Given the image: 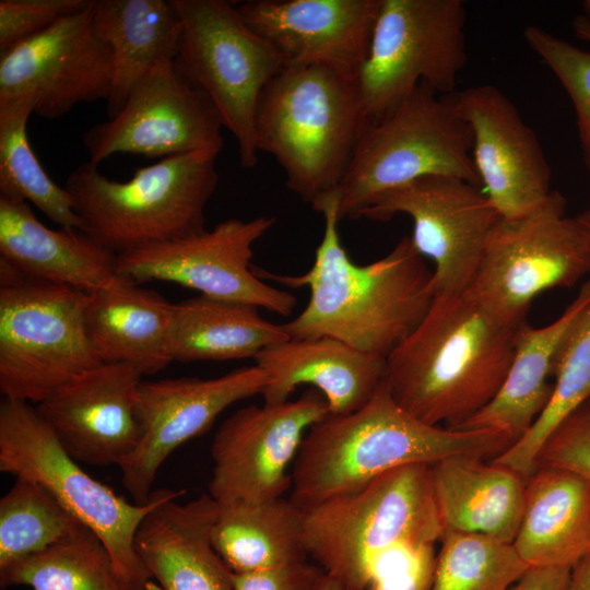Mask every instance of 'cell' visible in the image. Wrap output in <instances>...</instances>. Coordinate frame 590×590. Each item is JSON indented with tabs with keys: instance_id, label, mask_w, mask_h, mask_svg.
<instances>
[{
	"instance_id": "obj_1",
	"label": "cell",
	"mask_w": 590,
	"mask_h": 590,
	"mask_svg": "<svg viewBox=\"0 0 590 590\" xmlns=\"http://www.w3.org/2000/svg\"><path fill=\"white\" fill-rule=\"evenodd\" d=\"M340 189L311 208L324 221L310 269L280 275L252 266L253 273L288 287L309 288L307 305L283 324L292 339L329 337L386 358L420 323L433 298L432 275L411 237H402L382 258L354 263L339 234Z\"/></svg>"
},
{
	"instance_id": "obj_2",
	"label": "cell",
	"mask_w": 590,
	"mask_h": 590,
	"mask_svg": "<svg viewBox=\"0 0 590 590\" xmlns=\"http://www.w3.org/2000/svg\"><path fill=\"white\" fill-rule=\"evenodd\" d=\"M524 323L468 290L434 296L416 328L386 357L391 397L424 423L459 427L500 388Z\"/></svg>"
},
{
	"instance_id": "obj_3",
	"label": "cell",
	"mask_w": 590,
	"mask_h": 590,
	"mask_svg": "<svg viewBox=\"0 0 590 590\" xmlns=\"http://www.w3.org/2000/svg\"><path fill=\"white\" fill-rule=\"evenodd\" d=\"M511 444L493 430L457 429L415 418L393 400L384 379L362 408L329 413L307 430L291 470L290 498L305 510L406 464L497 456Z\"/></svg>"
},
{
	"instance_id": "obj_4",
	"label": "cell",
	"mask_w": 590,
	"mask_h": 590,
	"mask_svg": "<svg viewBox=\"0 0 590 590\" xmlns=\"http://www.w3.org/2000/svg\"><path fill=\"white\" fill-rule=\"evenodd\" d=\"M366 128L356 79L321 66L285 67L256 109L258 151L272 155L287 187L312 205L340 189Z\"/></svg>"
},
{
	"instance_id": "obj_5",
	"label": "cell",
	"mask_w": 590,
	"mask_h": 590,
	"mask_svg": "<svg viewBox=\"0 0 590 590\" xmlns=\"http://www.w3.org/2000/svg\"><path fill=\"white\" fill-rule=\"evenodd\" d=\"M303 511L308 556L347 590H365L387 554L435 545L445 532L427 463L393 469Z\"/></svg>"
},
{
	"instance_id": "obj_6",
	"label": "cell",
	"mask_w": 590,
	"mask_h": 590,
	"mask_svg": "<svg viewBox=\"0 0 590 590\" xmlns=\"http://www.w3.org/2000/svg\"><path fill=\"white\" fill-rule=\"evenodd\" d=\"M217 155L168 156L135 168L127 181L106 177L87 161L68 175L64 188L83 232L120 255L206 229L205 208L219 182Z\"/></svg>"
},
{
	"instance_id": "obj_7",
	"label": "cell",
	"mask_w": 590,
	"mask_h": 590,
	"mask_svg": "<svg viewBox=\"0 0 590 590\" xmlns=\"http://www.w3.org/2000/svg\"><path fill=\"white\" fill-rule=\"evenodd\" d=\"M0 471L38 482L106 546L125 590H150L152 576L135 548L143 519L185 491H153L148 503L130 504L90 476L63 449L35 406L0 403Z\"/></svg>"
},
{
	"instance_id": "obj_8",
	"label": "cell",
	"mask_w": 590,
	"mask_h": 590,
	"mask_svg": "<svg viewBox=\"0 0 590 590\" xmlns=\"http://www.w3.org/2000/svg\"><path fill=\"white\" fill-rule=\"evenodd\" d=\"M425 176H449L481 186L472 134L453 93L420 84L381 120L367 126L340 187L339 216L358 219L381 192Z\"/></svg>"
},
{
	"instance_id": "obj_9",
	"label": "cell",
	"mask_w": 590,
	"mask_h": 590,
	"mask_svg": "<svg viewBox=\"0 0 590 590\" xmlns=\"http://www.w3.org/2000/svg\"><path fill=\"white\" fill-rule=\"evenodd\" d=\"M86 293L0 262V392L39 403L103 363L86 331Z\"/></svg>"
},
{
	"instance_id": "obj_10",
	"label": "cell",
	"mask_w": 590,
	"mask_h": 590,
	"mask_svg": "<svg viewBox=\"0 0 590 590\" xmlns=\"http://www.w3.org/2000/svg\"><path fill=\"white\" fill-rule=\"evenodd\" d=\"M182 22L174 64L216 107L236 139L239 163H258L255 117L268 83L285 68L282 56L224 0H173Z\"/></svg>"
},
{
	"instance_id": "obj_11",
	"label": "cell",
	"mask_w": 590,
	"mask_h": 590,
	"mask_svg": "<svg viewBox=\"0 0 590 590\" xmlns=\"http://www.w3.org/2000/svg\"><path fill=\"white\" fill-rule=\"evenodd\" d=\"M461 0H381L357 76L366 127L390 114L420 84L455 93L467 60Z\"/></svg>"
},
{
	"instance_id": "obj_12",
	"label": "cell",
	"mask_w": 590,
	"mask_h": 590,
	"mask_svg": "<svg viewBox=\"0 0 590 590\" xmlns=\"http://www.w3.org/2000/svg\"><path fill=\"white\" fill-rule=\"evenodd\" d=\"M564 197L552 191L535 209L500 219L468 288L483 303L526 320L532 302L554 287L573 286L590 273V231L565 214Z\"/></svg>"
},
{
	"instance_id": "obj_13",
	"label": "cell",
	"mask_w": 590,
	"mask_h": 590,
	"mask_svg": "<svg viewBox=\"0 0 590 590\" xmlns=\"http://www.w3.org/2000/svg\"><path fill=\"white\" fill-rule=\"evenodd\" d=\"M275 217L227 219L191 236L151 244L116 258L119 278L144 283H177L213 298L292 315L297 298L263 282L252 271L255 244L274 225Z\"/></svg>"
},
{
	"instance_id": "obj_14",
	"label": "cell",
	"mask_w": 590,
	"mask_h": 590,
	"mask_svg": "<svg viewBox=\"0 0 590 590\" xmlns=\"http://www.w3.org/2000/svg\"><path fill=\"white\" fill-rule=\"evenodd\" d=\"M397 214L412 219V243L433 262L434 296L470 287L502 219L480 186L449 176H425L381 192L359 217L386 222Z\"/></svg>"
},
{
	"instance_id": "obj_15",
	"label": "cell",
	"mask_w": 590,
	"mask_h": 590,
	"mask_svg": "<svg viewBox=\"0 0 590 590\" xmlns=\"http://www.w3.org/2000/svg\"><path fill=\"white\" fill-rule=\"evenodd\" d=\"M329 413L326 399L312 388L296 400L234 412L211 444V498L225 505L283 497L307 430Z\"/></svg>"
},
{
	"instance_id": "obj_16",
	"label": "cell",
	"mask_w": 590,
	"mask_h": 590,
	"mask_svg": "<svg viewBox=\"0 0 590 590\" xmlns=\"http://www.w3.org/2000/svg\"><path fill=\"white\" fill-rule=\"evenodd\" d=\"M222 118L201 90L190 86L174 60L154 64L132 87L121 110L82 135L92 163L114 154L168 157L198 151L219 153Z\"/></svg>"
},
{
	"instance_id": "obj_17",
	"label": "cell",
	"mask_w": 590,
	"mask_h": 590,
	"mask_svg": "<svg viewBox=\"0 0 590 590\" xmlns=\"http://www.w3.org/2000/svg\"><path fill=\"white\" fill-rule=\"evenodd\" d=\"M91 4L0 51V101L32 95L34 113L52 120L78 104L108 99L113 51L95 28Z\"/></svg>"
},
{
	"instance_id": "obj_18",
	"label": "cell",
	"mask_w": 590,
	"mask_h": 590,
	"mask_svg": "<svg viewBox=\"0 0 590 590\" xmlns=\"http://www.w3.org/2000/svg\"><path fill=\"white\" fill-rule=\"evenodd\" d=\"M267 384L256 364L211 379L141 380L134 398L141 438L119 467L134 504L148 503L158 469L176 448L206 432L232 404L261 394Z\"/></svg>"
},
{
	"instance_id": "obj_19",
	"label": "cell",
	"mask_w": 590,
	"mask_h": 590,
	"mask_svg": "<svg viewBox=\"0 0 590 590\" xmlns=\"http://www.w3.org/2000/svg\"><path fill=\"white\" fill-rule=\"evenodd\" d=\"M472 134V157L483 191L502 219L540 205L551 190V168L535 132L510 99L484 84L453 93Z\"/></svg>"
},
{
	"instance_id": "obj_20",
	"label": "cell",
	"mask_w": 590,
	"mask_h": 590,
	"mask_svg": "<svg viewBox=\"0 0 590 590\" xmlns=\"http://www.w3.org/2000/svg\"><path fill=\"white\" fill-rule=\"evenodd\" d=\"M142 375L123 363H101L35 405L76 462L118 467L134 451L141 429L134 398Z\"/></svg>"
},
{
	"instance_id": "obj_21",
	"label": "cell",
	"mask_w": 590,
	"mask_h": 590,
	"mask_svg": "<svg viewBox=\"0 0 590 590\" xmlns=\"http://www.w3.org/2000/svg\"><path fill=\"white\" fill-rule=\"evenodd\" d=\"M380 7L381 0H250L237 9L285 67L321 66L356 79Z\"/></svg>"
},
{
	"instance_id": "obj_22",
	"label": "cell",
	"mask_w": 590,
	"mask_h": 590,
	"mask_svg": "<svg viewBox=\"0 0 590 590\" xmlns=\"http://www.w3.org/2000/svg\"><path fill=\"white\" fill-rule=\"evenodd\" d=\"M253 359L268 376L263 403L286 402L299 386L310 385L323 396L330 414L362 408L386 374V358L329 337L290 338L263 349Z\"/></svg>"
},
{
	"instance_id": "obj_23",
	"label": "cell",
	"mask_w": 590,
	"mask_h": 590,
	"mask_svg": "<svg viewBox=\"0 0 590 590\" xmlns=\"http://www.w3.org/2000/svg\"><path fill=\"white\" fill-rule=\"evenodd\" d=\"M116 258L82 229H51L26 201L0 197V262L16 272L90 293L117 279Z\"/></svg>"
},
{
	"instance_id": "obj_24",
	"label": "cell",
	"mask_w": 590,
	"mask_h": 590,
	"mask_svg": "<svg viewBox=\"0 0 590 590\" xmlns=\"http://www.w3.org/2000/svg\"><path fill=\"white\" fill-rule=\"evenodd\" d=\"M210 495L169 499L141 522L135 548L161 590H234L232 571L212 546L216 514Z\"/></svg>"
},
{
	"instance_id": "obj_25",
	"label": "cell",
	"mask_w": 590,
	"mask_h": 590,
	"mask_svg": "<svg viewBox=\"0 0 590 590\" xmlns=\"http://www.w3.org/2000/svg\"><path fill=\"white\" fill-rule=\"evenodd\" d=\"M173 303L158 292L122 278L86 293L90 341L103 363H123L154 375L173 362L169 327Z\"/></svg>"
},
{
	"instance_id": "obj_26",
	"label": "cell",
	"mask_w": 590,
	"mask_h": 590,
	"mask_svg": "<svg viewBox=\"0 0 590 590\" xmlns=\"http://www.w3.org/2000/svg\"><path fill=\"white\" fill-rule=\"evenodd\" d=\"M483 459L455 456L432 464L444 530L512 544L522 517L526 479Z\"/></svg>"
},
{
	"instance_id": "obj_27",
	"label": "cell",
	"mask_w": 590,
	"mask_h": 590,
	"mask_svg": "<svg viewBox=\"0 0 590 590\" xmlns=\"http://www.w3.org/2000/svg\"><path fill=\"white\" fill-rule=\"evenodd\" d=\"M512 546L528 567H573L590 552V484L553 467L526 479Z\"/></svg>"
},
{
	"instance_id": "obj_28",
	"label": "cell",
	"mask_w": 590,
	"mask_h": 590,
	"mask_svg": "<svg viewBox=\"0 0 590 590\" xmlns=\"http://www.w3.org/2000/svg\"><path fill=\"white\" fill-rule=\"evenodd\" d=\"M590 302V279L551 323L520 329L506 377L494 398L457 429H486L521 438L545 409L553 388V364L568 329Z\"/></svg>"
},
{
	"instance_id": "obj_29",
	"label": "cell",
	"mask_w": 590,
	"mask_h": 590,
	"mask_svg": "<svg viewBox=\"0 0 590 590\" xmlns=\"http://www.w3.org/2000/svg\"><path fill=\"white\" fill-rule=\"evenodd\" d=\"M95 28L113 51L108 118L123 107L135 83L157 62L175 59L182 30L173 0H92Z\"/></svg>"
},
{
	"instance_id": "obj_30",
	"label": "cell",
	"mask_w": 590,
	"mask_h": 590,
	"mask_svg": "<svg viewBox=\"0 0 590 590\" xmlns=\"http://www.w3.org/2000/svg\"><path fill=\"white\" fill-rule=\"evenodd\" d=\"M216 505L211 543L232 573L262 571L307 560L304 511L291 498Z\"/></svg>"
},
{
	"instance_id": "obj_31",
	"label": "cell",
	"mask_w": 590,
	"mask_h": 590,
	"mask_svg": "<svg viewBox=\"0 0 590 590\" xmlns=\"http://www.w3.org/2000/svg\"><path fill=\"white\" fill-rule=\"evenodd\" d=\"M290 339L283 324L263 318L253 305L198 295L173 303V361H228L255 356Z\"/></svg>"
},
{
	"instance_id": "obj_32",
	"label": "cell",
	"mask_w": 590,
	"mask_h": 590,
	"mask_svg": "<svg viewBox=\"0 0 590 590\" xmlns=\"http://www.w3.org/2000/svg\"><path fill=\"white\" fill-rule=\"evenodd\" d=\"M550 400L530 429L492 461L527 479L536 470V456L552 432L590 400V302L568 329L556 353Z\"/></svg>"
},
{
	"instance_id": "obj_33",
	"label": "cell",
	"mask_w": 590,
	"mask_h": 590,
	"mask_svg": "<svg viewBox=\"0 0 590 590\" xmlns=\"http://www.w3.org/2000/svg\"><path fill=\"white\" fill-rule=\"evenodd\" d=\"M34 110L28 94L0 101V197L30 201L60 227L83 231L69 192L47 175L30 144L26 123Z\"/></svg>"
},
{
	"instance_id": "obj_34",
	"label": "cell",
	"mask_w": 590,
	"mask_h": 590,
	"mask_svg": "<svg viewBox=\"0 0 590 590\" xmlns=\"http://www.w3.org/2000/svg\"><path fill=\"white\" fill-rule=\"evenodd\" d=\"M2 588L125 590L98 535L83 523L60 542L0 569Z\"/></svg>"
},
{
	"instance_id": "obj_35",
	"label": "cell",
	"mask_w": 590,
	"mask_h": 590,
	"mask_svg": "<svg viewBox=\"0 0 590 590\" xmlns=\"http://www.w3.org/2000/svg\"><path fill=\"white\" fill-rule=\"evenodd\" d=\"M80 523L42 484L16 477L0 499V569L60 542Z\"/></svg>"
},
{
	"instance_id": "obj_36",
	"label": "cell",
	"mask_w": 590,
	"mask_h": 590,
	"mask_svg": "<svg viewBox=\"0 0 590 590\" xmlns=\"http://www.w3.org/2000/svg\"><path fill=\"white\" fill-rule=\"evenodd\" d=\"M528 568L512 544L445 531L428 590H510Z\"/></svg>"
},
{
	"instance_id": "obj_37",
	"label": "cell",
	"mask_w": 590,
	"mask_h": 590,
	"mask_svg": "<svg viewBox=\"0 0 590 590\" xmlns=\"http://www.w3.org/2000/svg\"><path fill=\"white\" fill-rule=\"evenodd\" d=\"M523 36L568 93L580 139L590 158V52L538 26L527 27Z\"/></svg>"
},
{
	"instance_id": "obj_38",
	"label": "cell",
	"mask_w": 590,
	"mask_h": 590,
	"mask_svg": "<svg viewBox=\"0 0 590 590\" xmlns=\"http://www.w3.org/2000/svg\"><path fill=\"white\" fill-rule=\"evenodd\" d=\"M538 467L563 469L590 484V400L547 437L538 452Z\"/></svg>"
},
{
	"instance_id": "obj_39",
	"label": "cell",
	"mask_w": 590,
	"mask_h": 590,
	"mask_svg": "<svg viewBox=\"0 0 590 590\" xmlns=\"http://www.w3.org/2000/svg\"><path fill=\"white\" fill-rule=\"evenodd\" d=\"M91 0H0V51L86 8Z\"/></svg>"
},
{
	"instance_id": "obj_40",
	"label": "cell",
	"mask_w": 590,
	"mask_h": 590,
	"mask_svg": "<svg viewBox=\"0 0 590 590\" xmlns=\"http://www.w3.org/2000/svg\"><path fill=\"white\" fill-rule=\"evenodd\" d=\"M435 560V545L398 548L379 560L365 590H428Z\"/></svg>"
},
{
	"instance_id": "obj_41",
	"label": "cell",
	"mask_w": 590,
	"mask_h": 590,
	"mask_svg": "<svg viewBox=\"0 0 590 590\" xmlns=\"http://www.w3.org/2000/svg\"><path fill=\"white\" fill-rule=\"evenodd\" d=\"M326 571L307 560L262 571L232 573L234 590H317Z\"/></svg>"
},
{
	"instance_id": "obj_42",
	"label": "cell",
	"mask_w": 590,
	"mask_h": 590,
	"mask_svg": "<svg viewBox=\"0 0 590 590\" xmlns=\"http://www.w3.org/2000/svg\"><path fill=\"white\" fill-rule=\"evenodd\" d=\"M571 567H529L510 590H564Z\"/></svg>"
},
{
	"instance_id": "obj_43",
	"label": "cell",
	"mask_w": 590,
	"mask_h": 590,
	"mask_svg": "<svg viewBox=\"0 0 590 590\" xmlns=\"http://www.w3.org/2000/svg\"><path fill=\"white\" fill-rule=\"evenodd\" d=\"M564 590H590V552L571 567Z\"/></svg>"
},
{
	"instance_id": "obj_44",
	"label": "cell",
	"mask_w": 590,
	"mask_h": 590,
	"mask_svg": "<svg viewBox=\"0 0 590 590\" xmlns=\"http://www.w3.org/2000/svg\"><path fill=\"white\" fill-rule=\"evenodd\" d=\"M576 35L590 44V19L588 16H577L574 21Z\"/></svg>"
},
{
	"instance_id": "obj_45",
	"label": "cell",
	"mask_w": 590,
	"mask_h": 590,
	"mask_svg": "<svg viewBox=\"0 0 590 590\" xmlns=\"http://www.w3.org/2000/svg\"><path fill=\"white\" fill-rule=\"evenodd\" d=\"M317 590H347L339 580L326 573Z\"/></svg>"
},
{
	"instance_id": "obj_46",
	"label": "cell",
	"mask_w": 590,
	"mask_h": 590,
	"mask_svg": "<svg viewBox=\"0 0 590 590\" xmlns=\"http://www.w3.org/2000/svg\"><path fill=\"white\" fill-rule=\"evenodd\" d=\"M580 217L588 226H590V208L585 214L580 215Z\"/></svg>"
},
{
	"instance_id": "obj_47",
	"label": "cell",
	"mask_w": 590,
	"mask_h": 590,
	"mask_svg": "<svg viewBox=\"0 0 590 590\" xmlns=\"http://www.w3.org/2000/svg\"><path fill=\"white\" fill-rule=\"evenodd\" d=\"M583 5H585V9L587 10L588 14L590 15V0L585 1Z\"/></svg>"
},
{
	"instance_id": "obj_48",
	"label": "cell",
	"mask_w": 590,
	"mask_h": 590,
	"mask_svg": "<svg viewBox=\"0 0 590 590\" xmlns=\"http://www.w3.org/2000/svg\"><path fill=\"white\" fill-rule=\"evenodd\" d=\"M582 220V219H581ZM583 221V220H582ZM588 226V225H587ZM589 231H590V226H588Z\"/></svg>"
}]
</instances>
